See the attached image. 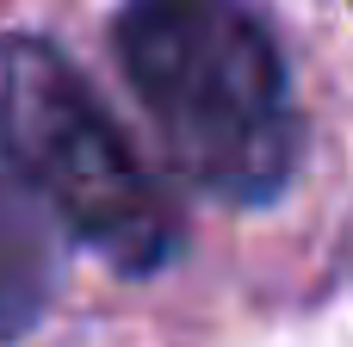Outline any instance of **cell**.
Masks as SVG:
<instances>
[{"mask_svg": "<svg viewBox=\"0 0 353 347\" xmlns=\"http://www.w3.org/2000/svg\"><path fill=\"white\" fill-rule=\"evenodd\" d=\"M118 68L161 161L223 205H267L298 174L304 124L273 31L242 0H124Z\"/></svg>", "mask_w": 353, "mask_h": 347, "instance_id": "6da1fadb", "label": "cell"}, {"mask_svg": "<svg viewBox=\"0 0 353 347\" xmlns=\"http://www.w3.org/2000/svg\"><path fill=\"white\" fill-rule=\"evenodd\" d=\"M62 224L0 137V341H19L43 323L62 286Z\"/></svg>", "mask_w": 353, "mask_h": 347, "instance_id": "3957f363", "label": "cell"}, {"mask_svg": "<svg viewBox=\"0 0 353 347\" xmlns=\"http://www.w3.org/2000/svg\"><path fill=\"white\" fill-rule=\"evenodd\" d=\"M0 137L68 242L99 248L130 279L161 273L180 255V205L56 43L0 37Z\"/></svg>", "mask_w": 353, "mask_h": 347, "instance_id": "7a4b0ae2", "label": "cell"}]
</instances>
